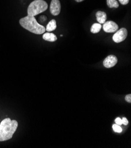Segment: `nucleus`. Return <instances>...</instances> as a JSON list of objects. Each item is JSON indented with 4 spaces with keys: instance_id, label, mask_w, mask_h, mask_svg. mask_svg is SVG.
Instances as JSON below:
<instances>
[{
    "instance_id": "nucleus-16",
    "label": "nucleus",
    "mask_w": 131,
    "mask_h": 148,
    "mask_svg": "<svg viewBox=\"0 0 131 148\" xmlns=\"http://www.w3.org/2000/svg\"><path fill=\"white\" fill-rule=\"evenodd\" d=\"M122 124H123V125H125V126H126V125H128L129 122H128V119H126V117H123L122 119Z\"/></svg>"
},
{
    "instance_id": "nucleus-18",
    "label": "nucleus",
    "mask_w": 131,
    "mask_h": 148,
    "mask_svg": "<svg viewBox=\"0 0 131 148\" xmlns=\"http://www.w3.org/2000/svg\"><path fill=\"white\" fill-rule=\"evenodd\" d=\"M75 1H76L78 3H81V2L83 1H84V0H75Z\"/></svg>"
},
{
    "instance_id": "nucleus-6",
    "label": "nucleus",
    "mask_w": 131,
    "mask_h": 148,
    "mask_svg": "<svg viewBox=\"0 0 131 148\" xmlns=\"http://www.w3.org/2000/svg\"><path fill=\"white\" fill-rule=\"evenodd\" d=\"M61 3L59 0H52L50 4V12L53 16H58L61 12Z\"/></svg>"
},
{
    "instance_id": "nucleus-2",
    "label": "nucleus",
    "mask_w": 131,
    "mask_h": 148,
    "mask_svg": "<svg viewBox=\"0 0 131 148\" xmlns=\"http://www.w3.org/2000/svg\"><path fill=\"white\" fill-rule=\"evenodd\" d=\"M20 25L26 30L35 34H42L45 32V28L38 24L34 17L27 16L20 20Z\"/></svg>"
},
{
    "instance_id": "nucleus-13",
    "label": "nucleus",
    "mask_w": 131,
    "mask_h": 148,
    "mask_svg": "<svg viewBox=\"0 0 131 148\" xmlns=\"http://www.w3.org/2000/svg\"><path fill=\"white\" fill-rule=\"evenodd\" d=\"M112 129L113 130L114 132H116V133H121L122 132V127L116 124H114L112 125Z\"/></svg>"
},
{
    "instance_id": "nucleus-17",
    "label": "nucleus",
    "mask_w": 131,
    "mask_h": 148,
    "mask_svg": "<svg viewBox=\"0 0 131 148\" xmlns=\"http://www.w3.org/2000/svg\"><path fill=\"white\" fill-rule=\"evenodd\" d=\"M119 1L122 5H126L129 3V0H119Z\"/></svg>"
},
{
    "instance_id": "nucleus-9",
    "label": "nucleus",
    "mask_w": 131,
    "mask_h": 148,
    "mask_svg": "<svg viewBox=\"0 0 131 148\" xmlns=\"http://www.w3.org/2000/svg\"><path fill=\"white\" fill-rule=\"evenodd\" d=\"M42 38L45 41H50V42H54L57 40V37L54 34L50 33L48 32L43 34Z\"/></svg>"
},
{
    "instance_id": "nucleus-15",
    "label": "nucleus",
    "mask_w": 131,
    "mask_h": 148,
    "mask_svg": "<svg viewBox=\"0 0 131 148\" xmlns=\"http://www.w3.org/2000/svg\"><path fill=\"white\" fill-rule=\"evenodd\" d=\"M125 100L128 103H131V95H128L125 96Z\"/></svg>"
},
{
    "instance_id": "nucleus-8",
    "label": "nucleus",
    "mask_w": 131,
    "mask_h": 148,
    "mask_svg": "<svg viewBox=\"0 0 131 148\" xmlns=\"http://www.w3.org/2000/svg\"><path fill=\"white\" fill-rule=\"evenodd\" d=\"M96 20L99 24H104L106 22V20L107 18V14L101 11H98L96 13Z\"/></svg>"
},
{
    "instance_id": "nucleus-5",
    "label": "nucleus",
    "mask_w": 131,
    "mask_h": 148,
    "mask_svg": "<svg viewBox=\"0 0 131 148\" xmlns=\"http://www.w3.org/2000/svg\"><path fill=\"white\" fill-rule=\"evenodd\" d=\"M103 29L106 33H115L118 29V25L112 21H108L104 24Z\"/></svg>"
},
{
    "instance_id": "nucleus-1",
    "label": "nucleus",
    "mask_w": 131,
    "mask_h": 148,
    "mask_svg": "<svg viewBox=\"0 0 131 148\" xmlns=\"http://www.w3.org/2000/svg\"><path fill=\"white\" fill-rule=\"evenodd\" d=\"M18 127V122L9 118L4 119L0 123V142L11 139Z\"/></svg>"
},
{
    "instance_id": "nucleus-7",
    "label": "nucleus",
    "mask_w": 131,
    "mask_h": 148,
    "mask_svg": "<svg viewBox=\"0 0 131 148\" xmlns=\"http://www.w3.org/2000/svg\"><path fill=\"white\" fill-rule=\"evenodd\" d=\"M118 63V58L114 55H109L104 60L103 64L106 68H111Z\"/></svg>"
},
{
    "instance_id": "nucleus-3",
    "label": "nucleus",
    "mask_w": 131,
    "mask_h": 148,
    "mask_svg": "<svg viewBox=\"0 0 131 148\" xmlns=\"http://www.w3.org/2000/svg\"><path fill=\"white\" fill-rule=\"evenodd\" d=\"M48 8V4L43 0H35L28 7V16L35 17L37 15L45 11Z\"/></svg>"
},
{
    "instance_id": "nucleus-14",
    "label": "nucleus",
    "mask_w": 131,
    "mask_h": 148,
    "mask_svg": "<svg viewBox=\"0 0 131 148\" xmlns=\"http://www.w3.org/2000/svg\"><path fill=\"white\" fill-rule=\"evenodd\" d=\"M115 122L116 125H118L119 126L122 125V119H121L120 117H117L116 118V119L115 120Z\"/></svg>"
},
{
    "instance_id": "nucleus-4",
    "label": "nucleus",
    "mask_w": 131,
    "mask_h": 148,
    "mask_svg": "<svg viewBox=\"0 0 131 148\" xmlns=\"http://www.w3.org/2000/svg\"><path fill=\"white\" fill-rule=\"evenodd\" d=\"M128 36V31L125 28H122L117 30L113 36L112 39L116 43H119L124 41Z\"/></svg>"
},
{
    "instance_id": "nucleus-12",
    "label": "nucleus",
    "mask_w": 131,
    "mask_h": 148,
    "mask_svg": "<svg viewBox=\"0 0 131 148\" xmlns=\"http://www.w3.org/2000/svg\"><path fill=\"white\" fill-rule=\"evenodd\" d=\"M107 3L109 8H117L119 7L118 2L116 0H107Z\"/></svg>"
},
{
    "instance_id": "nucleus-10",
    "label": "nucleus",
    "mask_w": 131,
    "mask_h": 148,
    "mask_svg": "<svg viewBox=\"0 0 131 148\" xmlns=\"http://www.w3.org/2000/svg\"><path fill=\"white\" fill-rule=\"evenodd\" d=\"M56 28V22L55 20H51L47 24V27L45 28V31L47 32H51L52 31H54Z\"/></svg>"
},
{
    "instance_id": "nucleus-11",
    "label": "nucleus",
    "mask_w": 131,
    "mask_h": 148,
    "mask_svg": "<svg viewBox=\"0 0 131 148\" xmlns=\"http://www.w3.org/2000/svg\"><path fill=\"white\" fill-rule=\"evenodd\" d=\"M102 28V25L99 23H95L92 24L91 28V32L93 34H96L99 33Z\"/></svg>"
}]
</instances>
